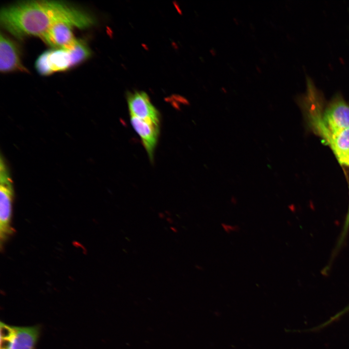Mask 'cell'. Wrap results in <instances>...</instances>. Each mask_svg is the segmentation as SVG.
Returning a JSON list of instances; mask_svg holds the SVG:
<instances>
[{
	"label": "cell",
	"instance_id": "cell-15",
	"mask_svg": "<svg viewBox=\"0 0 349 349\" xmlns=\"http://www.w3.org/2000/svg\"><path fill=\"white\" fill-rule=\"evenodd\" d=\"M171 228H172V230H173L174 232H177V230L175 229V228L171 227Z\"/></svg>",
	"mask_w": 349,
	"mask_h": 349
},
{
	"label": "cell",
	"instance_id": "cell-4",
	"mask_svg": "<svg viewBox=\"0 0 349 349\" xmlns=\"http://www.w3.org/2000/svg\"><path fill=\"white\" fill-rule=\"evenodd\" d=\"M0 70L3 73L28 71L21 60L18 46L2 32L0 37Z\"/></svg>",
	"mask_w": 349,
	"mask_h": 349
},
{
	"label": "cell",
	"instance_id": "cell-14",
	"mask_svg": "<svg viewBox=\"0 0 349 349\" xmlns=\"http://www.w3.org/2000/svg\"><path fill=\"white\" fill-rule=\"evenodd\" d=\"M159 216L160 218H164V214H163V213H159Z\"/></svg>",
	"mask_w": 349,
	"mask_h": 349
},
{
	"label": "cell",
	"instance_id": "cell-7",
	"mask_svg": "<svg viewBox=\"0 0 349 349\" xmlns=\"http://www.w3.org/2000/svg\"><path fill=\"white\" fill-rule=\"evenodd\" d=\"M133 128L139 135L148 157L152 161L159 132V124L130 115Z\"/></svg>",
	"mask_w": 349,
	"mask_h": 349
},
{
	"label": "cell",
	"instance_id": "cell-6",
	"mask_svg": "<svg viewBox=\"0 0 349 349\" xmlns=\"http://www.w3.org/2000/svg\"><path fill=\"white\" fill-rule=\"evenodd\" d=\"M127 100L130 115L159 124V112L145 93L136 92L129 94Z\"/></svg>",
	"mask_w": 349,
	"mask_h": 349
},
{
	"label": "cell",
	"instance_id": "cell-1",
	"mask_svg": "<svg viewBox=\"0 0 349 349\" xmlns=\"http://www.w3.org/2000/svg\"><path fill=\"white\" fill-rule=\"evenodd\" d=\"M0 22L3 28L19 39L40 38L52 26L66 22L85 29L95 23L93 16L85 10L65 1H22L2 8Z\"/></svg>",
	"mask_w": 349,
	"mask_h": 349
},
{
	"label": "cell",
	"instance_id": "cell-3",
	"mask_svg": "<svg viewBox=\"0 0 349 349\" xmlns=\"http://www.w3.org/2000/svg\"><path fill=\"white\" fill-rule=\"evenodd\" d=\"M35 67L42 76L69 70L73 68L70 52L69 49H65L47 50L37 59Z\"/></svg>",
	"mask_w": 349,
	"mask_h": 349
},
{
	"label": "cell",
	"instance_id": "cell-9",
	"mask_svg": "<svg viewBox=\"0 0 349 349\" xmlns=\"http://www.w3.org/2000/svg\"><path fill=\"white\" fill-rule=\"evenodd\" d=\"M323 141L332 149L338 160L349 151V128L332 134Z\"/></svg>",
	"mask_w": 349,
	"mask_h": 349
},
{
	"label": "cell",
	"instance_id": "cell-8",
	"mask_svg": "<svg viewBox=\"0 0 349 349\" xmlns=\"http://www.w3.org/2000/svg\"><path fill=\"white\" fill-rule=\"evenodd\" d=\"M40 334L39 325L15 327V334L9 349H35Z\"/></svg>",
	"mask_w": 349,
	"mask_h": 349
},
{
	"label": "cell",
	"instance_id": "cell-5",
	"mask_svg": "<svg viewBox=\"0 0 349 349\" xmlns=\"http://www.w3.org/2000/svg\"><path fill=\"white\" fill-rule=\"evenodd\" d=\"M72 25L66 22L55 24L49 28L40 38L54 49L72 48L77 40L73 32Z\"/></svg>",
	"mask_w": 349,
	"mask_h": 349
},
{
	"label": "cell",
	"instance_id": "cell-12",
	"mask_svg": "<svg viewBox=\"0 0 349 349\" xmlns=\"http://www.w3.org/2000/svg\"><path fill=\"white\" fill-rule=\"evenodd\" d=\"M222 226L223 230L227 233L231 232H238L240 230V228L238 225H232L226 223H222Z\"/></svg>",
	"mask_w": 349,
	"mask_h": 349
},
{
	"label": "cell",
	"instance_id": "cell-13",
	"mask_svg": "<svg viewBox=\"0 0 349 349\" xmlns=\"http://www.w3.org/2000/svg\"><path fill=\"white\" fill-rule=\"evenodd\" d=\"M167 220L168 222H170V223H172L173 222V220H172L171 218H167Z\"/></svg>",
	"mask_w": 349,
	"mask_h": 349
},
{
	"label": "cell",
	"instance_id": "cell-10",
	"mask_svg": "<svg viewBox=\"0 0 349 349\" xmlns=\"http://www.w3.org/2000/svg\"><path fill=\"white\" fill-rule=\"evenodd\" d=\"M15 327L0 321V349H9L15 334Z\"/></svg>",
	"mask_w": 349,
	"mask_h": 349
},
{
	"label": "cell",
	"instance_id": "cell-2",
	"mask_svg": "<svg viewBox=\"0 0 349 349\" xmlns=\"http://www.w3.org/2000/svg\"><path fill=\"white\" fill-rule=\"evenodd\" d=\"M12 180L2 155L0 159V246L13 233L11 225L14 198Z\"/></svg>",
	"mask_w": 349,
	"mask_h": 349
},
{
	"label": "cell",
	"instance_id": "cell-11",
	"mask_svg": "<svg viewBox=\"0 0 349 349\" xmlns=\"http://www.w3.org/2000/svg\"><path fill=\"white\" fill-rule=\"evenodd\" d=\"M343 165L349 167V155L346 158L343 163ZM349 228V204L348 212L346 216L345 223L342 231V234L339 240V243L342 244L348 232Z\"/></svg>",
	"mask_w": 349,
	"mask_h": 349
}]
</instances>
